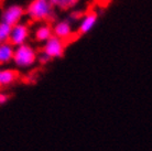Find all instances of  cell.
<instances>
[{"mask_svg": "<svg viewBox=\"0 0 152 151\" xmlns=\"http://www.w3.org/2000/svg\"><path fill=\"white\" fill-rule=\"evenodd\" d=\"M10 32H11V26L7 23L0 21V43L9 41Z\"/></svg>", "mask_w": 152, "mask_h": 151, "instance_id": "12", "label": "cell"}, {"mask_svg": "<svg viewBox=\"0 0 152 151\" xmlns=\"http://www.w3.org/2000/svg\"><path fill=\"white\" fill-rule=\"evenodd\" d=\"M19 78V72L11 67H4L0 70V86H11Z\"/></svg>", "mask_w": 152, "mask_h": 151, "instance_id": "9", "label": "cell"}, {"mask_svg": "<svg viewBox=\"0 0 152 151\" xmlns=\"http://www.w3.org/2000/svg\"><path fill=\"white\" fill-rule=\"evenodd\" d=\"M26 17V10L20 4H10L4 9L1 13V21L13 26L18 23L22 22L23 18Z\"/></svg>", "mask_w": 152, "mask_h": 151, "instance_id": "5", "label": "cell"}, {"mask_svg": "<svg viewBox=\"0 0 152 151\" xmlns=\"http://www.w3.org/2000/svg\"><path fill=\"white\" fill-rule=\"evenodd\" d=\"M72 1H74L75 4H78V1H80V0H72Z\"/></svg>", "mask_w": 152, "mask_h": 151, "instance_id": "16", "label": "cell"}, {"mask_svg": "<svg viewBox=\"0 0 152 151\" xmlns=\"http://www.w3.org/2000/svg\"><path fill=\"white\" fill-rule=\"evenodd\" d=\"M9 99H10V95L7 94V93H4V92H0V106L8 103Z\"/></svg>", "mask_w": 152, "mask_h": 151, "instance_id": "15", "label": "cell"}, {"mask_svg": "<svg viewBox=\"0 0 152 151\" xmlns=\"http://www.w3.org/2000/svg\"><path fill=\"white\" fill-rule=\"evenodd\" d=\"M65 49H66V42L53 35L45 43H43L42 52L45 53L51 60H54L64 56Z\"/></svg>", "mask_w": 152, "mask_h": 151, "instance_id": "3", "label": "cell"}, {"mask_svg": "<svg viewBox=\"0 0 152 151\" xmlns=\"http://www.w3.org/2000/svg\"><path fill=\"white\" fill-rule=\"evenodd\" d=\"M15 46L10 42H1L0 43V66H6L12 63Z\"/></svg>", "mask_w": 152, "mask_h": 151, "instance_id": "10", "label": "cell"}, {"mask_svg": "<svg viewBox=\"0 0 152 151\" xmlns=\"http://www.w3.org/2000/svg\"><path fill=\"white\" fill-rule=\"evenodd\" d=\"M53 35L56 38L61 39L63 41H67L73 35L74 29H73V23L69 19L58 20L55 22L53 26Z\"/></svg>", "mask_w": 152, "mask_h": 151, "instance_id": "6", "label": "cell"}, {"mask_svg": "<svg viewBox=\"0 0 152 151\" xmlns=\"http://www.w3.org/2000/svg\"><path fill=\"white\" fill-rule=\"evenodd\" d=\"M84 15V12L80 9H74L71 13H69V20L71 22H76V21H80L82 19V17Z\"/></svg>", "mask_w": 152, "mask_h": 151, "instance_id": "13", "label": "cell"}, {"mask_svg": "<svg viewBox=\"0 0 152 151\" xmlns=\"http://www.w3.org/2000/svg\"><path fill=\"white\" fill-rule=\"evenodd\" d=\"M97 21H98V13L96 11H89L84 13L82 19L78 21L77 32L80 35L87 34L94 29V26L97 24Z\"/></svg>", "mask_w": 152, "mask_h": 151, "instance_id": "7", "label": "cell"}, {"mask_svg": "<svg viewBox=\"0 0 152 151\" xmlns=\"http://www.w3.org/2000/svg\"><path fill=\"white\" fill-rule=\"evenodd\" d=\"M26 10V15L33 22H48L55 17V9L50 1L44 0H31Z\"/></svg>", "mask_w": 152, "mask_h": 151, "instance_id": "1", "label": "cell"}, {"mask_svg": "<svg viewBox=\"0 0 152 151\" xmlns=\"http://www.w3.org/2000/svg\"><path fill=\"white\" fill-rule=\"evenodd\" d=\"M30 37L31 29L29 24L26 22H20L18 24H15V26H11L9 42L15 48V46L22 45L24 43H28Z\"/></svg>", "mask_w": 152, "mask_h": 151, "instance_id": "4", "label": "cell"}, {"mask_svg": "<svg viewBox=\"0 0 152 151\" xmlns=\"http://www.w3.org/2000/svg\"><path fill=\"white\" fill-rule=\"evenodd\" d=\"M37 56L38 51L34 46L30 43H24L15 48L12 63L19 70H27L34 66L37 63Z\"/></svg>", "mask_w": 152, "mask_h": 151, "instance_id": "2", "label": "cell"}, {"mask_svg": "<svg viewBox=\"0 0 152 151\" xmlns=\"http://www.w3.org/2000/svg\"><path fill=\"white\" fill-rule=\"evenodd\" d=\"M33 39L38 43H45L51 37H53L52 24L49 22H41L33 30Z\"/></svg>", "mask_w": 152, "mask_h": 151, "instance_id": "8", "label": "cell"}, {"mask_svg": "<svg viewBox=\"0 0 152 151\" xmlns=\"http://www.w3.org/2000/svg\"><path fill=\"white\" fill-rule=\"evenodd\" d=\"M50 4H52L54 9H58L62 11H67L75 7L76 4L72 0H50Z\"/></svg>", "mask_w": 152, "mask_h": 151, "instance_id": "11", "label": "cell"}, {"mask_svg": "<svg viewBox=\"0 0 152 151\" xmlns=\"http://www.w3.org/2000/svg\"><path fill=\"white\" fill-rule=\"evenodd\" d=\"M51 61L52 60L46 55L45 53H43L42 51L40 53H38V56H37V63H39V64H41V65H46V64H49Z\"/></svg>", "mask_w": 152, "mask_h": 151, "instance_id": "14", "label": "cell"}, {"mask_svg": "<svg viewBox=\"0 0 152 151\" xmlns=\"http://www.w3.org/2000/svg\"><path fill=\"white\" fill-rule=\"evenodd\" d=\"M44 1H50V0H44Z\"/></svg>", "mask_w": 152, "mask_h": 151, "instance_id": "17", "label": "cell"}, {"mask_svg": "<svg viewBox=\"0 0 152 151\" xmlns=\"http://www.w3.org/2000/svg\"><path fill=\"white\" fill-rule=\"evenodd\" d=\"M0 70H1V68H0Z\"/></svg>", "mask_w": 152, "mask_h": 151, "instance_id": "18", "label": "cell"}]
</instances>
